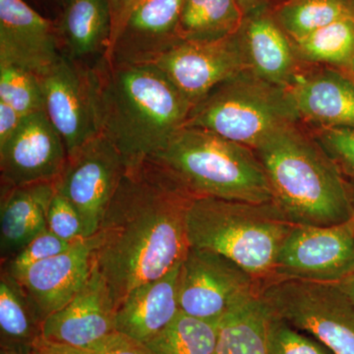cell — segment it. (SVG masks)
<instances>
[{"label": "cell", "mask_w": 354, "mask_h": 354, "mask_svg": "<svg viewBox=\"0 0 354 354\" xmlns=\"http://www.w3.org/2000/svg\"><path fill=\"white\" fill-rule=\"evenodd\" d=\"M348 3L354 17V0H348Z\"/></svg>", "instance_id": "obj_41"}, {"label": "cell", "mask_w": 354, "mask_h": 354, "mask_svg": "<svg viewBox=\"0 0 354 354\" xmlns=\"http://www.w3.org/2000/svg\"><path fill=\"white\" fill-rule=\"evenodd\" d=\"M254 151L264 167L274 202L293 225L329 227L354 218L341 172L297 123L278 130Z\"/></svg>", "instance_id": "obj_3"}, {"label": "cell", "mask_w": 354, "mask_h": 354, "mask_svg": "<svg viewBox=\"0 0 354 354\" xmlns=\"http://www.w3.org/2000/svg\"><path fill=\"white\" fill-rule=\"evenodd\" d=\"M299 120L288 88L245 69L195 104L185 127L208 130L255 150L274 133Z\"/></svg>", "instance_id": "obj_6"}, {"label": "cell", "mask_w": 354, "mask_h": 354, "mask_svg": "<svg viewBox=\"0 0 354 354\" xmlns=\"http://www.w3.org/2000/svg\"><path fill=\"white\" fill-rule=\"evenodd\" d=\"M183 4V0H139L104 58L111 65H155L183 41L178 35Z\"/></svg>", "instance_id": "obj_14"}, {"label": "cell", "mask_w": 354, "mask_h": 354, "mask_svg": "<svg viewBox=\"0 0 354 354\" xmlns=\"http://www.w3.org/2000/svg\"><path fill=\"white\" fill-rule=\"evenodd\" d=\"M150 160L162 165L195 197L274 201L255 151L208 130L181 128Z\"/></svg>", "instance_id": "obj_5"}, {"label": "cell", "mask_w": 354, "mask_h": 354, "mask_svg": "<svg viewBox=\"0 0 354 354\" xmlns=\"http://www.w3.org/2000/svg\"><path fill=\"white\" fill-rule=\"evenodd\" d=\"M23 118L12 106L0 102V144L4 143L16 131Z\"/></svg>", "instance_id": "obj_35"}, {"label": "cell", "mask_w": 354, "mask_h": 354, "mask_svg": "<svg viewBox=\"0 0 354 354\" xmlns=\"http://www.w3.org/2000/svg\"><path fill=\"white\" fill-rule=\"evenodd\" d=\"M300 120L318 127H354V78L324 66L298 71L288 88Z\"/></svg>", "instance_id": "obj_18"}, {"label": "cell", "mask_w": 354, "mask_h": 354, "mask_svg": "<svg viewBox=\"0 0 354 354\" xmlns=\"http://www.w3.org/2000/svg\"><path fill=\"white\" fill-rule=\"evenodd\" d=\"M181 264L174 266L160 278L137 286L123 299L116 308V332L145 344L171 323L180 311Z\"/></svg>", "instance_id": "obj_19"}, {"label": "cell", "mask_w": 354, "mask_h": 354, "mask_svg": "<svg viewBox=\"0 0 354 354\" xmlns=\"http://www.w3.org/2000/svg\"><path fill=\"white\" fill-rule=\"evenodd\" d=\"M138 1L139 0H109L111 16H113L111 43L116 32L120 30V26L122 25L123 21L127 18V14Z\"/></svg>", "instance_id": "obj_36"}, {"label": "cell", "mask_w": 354, "mask_h": 354, "mask_svg": "<svg viewBox=\"0 0 354 354\" xmlns=\"http://www.w3.org/2000/svg\"><path fill=\"white\" fill-rule=\"evenodd\" d=\"M348 71L349 72V73L351 74V75L353 76V78H354V57H353V62H351V66H349Z\"/></svg>", "instance_id": "obj_42"}, {"label": "cell", "mask_w": 354, "mask_h": 354, "mask_svg": "<svg viewBox=\"0 0 354 354\" xmlns=\"http://www.w3.org/2000/svg\"><path fill=\"white\" fill-rule=\"evenodd\" d=\"M218 324L179 311L171 323L144 344L150 354H214Z\"/></svg>", "instance_id": "obj_26"}, {"label": "cell", "mask_w": 354, "mask_h": 354, "mask_svg": "<svg viewBox=\"0 0 354 354\" xmlns=\"http://www.w3.org/2000/svg\"><path fill=\"white\" fill-rule=\"evenodd\" d=\"M46 225L50 232L64 241L77 242L88 239L78 212L57 191L48 207Z\"/></svg>", "instance_id": "obj_33"}, {"label": "cell", "mask_w": 354, "mask_h": 354, "mask_svg": "<svg viewBox=\"0 0 354 354\" xmlns=\"http://www.w3.org/2000/svg\"><path fill=\"white\" fill-rule=\"evenodd\" d=\"M292 44L301 62L348 70L354 57V17L335 21Z\"/></svg>", "instance_id": "obj_25"}, {"label": "cell", "mask_w": 354, "mask_h": 354, "mask_svg": "<svg viewBox=\"0 0 354 354\" xmlns=\"http://www.w3.org/2000/svg\"><path fill=\"white\" fill-rule=\"evenodd\" d=\"M0 354H35L34 344L0 342Z\"/></svg>", "instance_id": "obj_39"}, {"label": "cell", "mask_w": 354, "mask_h": 354, "mask_svg": "<svg viewBox=\"0 0 354 354\" xmlns=\"http://www.w3.org/2000/svg\"><path fill=\"white\" fill-rule=\"evenodd\" d=\"M270 315L271 310L260 295L228 312L218 324L214 354H268Z\"/></svg>", "instance_id": "obj_23"}, {"label": "cell", "mask_w": 354, "mask_h": 354, "mask_svg": "<svg viewBox=\"0 0 354 354\" xmlns=\"http://www.w3.org/2000/svg\"><path fill=\"white\" fill-rule=\"evenodd\" d=\"M115 312L111 290L93 266L82 290L44 321L41 337L55 344L91 351L116 332Z\"/></svg>", "instance_id": "obj_15"}, {"label": "cell", "mask_w": 354, "mask_h": 354, "mask_svg": "<svg viewBox=\"0 0 354 354\" xmlns=\"http://www.w3.org/2000/svg\"><path fill=\"white\" fill-rule=\"evenodd\" d=\"M268 354H333L317 339L300 334L297 328L271 311L267 327Z\"/></svg>", "instance_id": "obj_30"}, {"label": "cell", "mask_w": 354, "mask_h": 354, "mask_svg": "<svg viewBox=\"0 0 354 354\" xmlns=\"http://www.w3.org/2000/svg\"><path fill=\"white\" fill-rule=\"evenodd\" d=\"M43 322L18 281L1 269L0 342L34 344L41 337Z\"/></svg>", "instance_id": "obj_28"}, {"label": "cell", "mask_w": 354, "mask_h": 354, "mask_svg": "<svg viewBox=\"0 0 354 354\" xmlns=\"http://www.w3.org/2000/svg\"><path fill=\"white\" fill-rule=\"evenodd\" d=\"M235 1L241 7L242 12L246 17V16L258 12V11L268 10L277 0H235Z\"/></svg>", "instance_id": "obj_38"}, {"label": "cell", "mask_w": 354, "mask_h": 354, "mask_svg": "<svg viewBox=\"0 0 354 354\" xmlns=\"http://www.w3.org/2000/svg\"><path fill=\"white\" fill-rule=\"evenodd\" d=\"M92 269L93 241L90 237L77 242L64 252L32 265L13 278L44 323L82 290Z\"/></svg>", "instance_id": "obj_16"}, {"label": "cell", "mask_w": 354, "mask_h": 354, "mask_svg": "<svg viewBox=\"0 0 354 354\" xmlns=\"http://www.w3.org/2000/svg\"><path fill=\"white\" fill-rule=\"evenodd\" d=\"M77 242L64 241L50 230H44L11 259L1 264V269L12 277L18 276L32 265L68 250Z\"/></svg>", "instance_id": "obj_31"}, {"label": "cell", "mask_w": 354, "mask_h": 354, "mask_svg": "<svg viewBox=\"0 0 354 354\" xmlns=\"http://www.w3.org/2000/svg\"><path fill=\"white\" fill-rule=\"evenodd\" d=\"M262 281L221 254L189 247L181 264L179 309L220 323L228 312L258 297Z\"/></svg>", "instance_id": "obj_8"}, {"label": "cell", "mask_w": 354, "mask_h": 354, "mask_svg": "<svg viewBox=\"0 0 354 354\" xmlns=\"http://www.w3.org/2000/svg\"><path fill=\"white\" fill-rule=\"evenodd\" d=\"M88 354H150L145 344L115 332L88 351Z\"/></svg>", "instance_id": "obj_34"}, {"label": "cell", "mask_w": 354, "mask_h": 354, "mask_svg": "<svg viewBox=\"0 0 354 354\" xmlns=\"http://www.w3.org/2000/svg\"><path fill=\"white\" fill-rule=\"evenodd\" d=\"M102 134L127 167L152 158L185 127L193 106L155 65L94 64Z\"/></svg>", "instance_id": "obj_2"}, {"label": "cell", "mask_w": 354, "mask_h": 354, "mask_svg": "<svg viewBox=\"0 0 354 354\" xmlns=\"http://www.w3.org/2000/svg\"><path fill=\"white\" fill-rule=\"evenodd\" d=\"M0 102L12 106L22 116L43 111L39 76L16 65L0 64Z\"/></svg>", "instance_id": "obj_29"}, {"label": "cell", "mask_w": 354, "mask_h": 354, "mask_svg": "<svg viewBox=\"0 0 354 354\" xmlns=\"http://www.w3.org/2000/svg\"><path fill=\"white\" fill-rule=\"evenodd\" d=\"M313 137L354 185V127H317Z\"/></svg>", "instance_id": "obj_32"}, {"label": "cell", "mask_w": 354, "mask_h": 354, "mask_svg": "<svg viewBox=\"0 0 354 354\" xmlns=\"http://www.w3.org/2000/svg\"><path fill=\"white\" fill-rule=\"evenodd\" d=\"M55 193L57 183H32L15 187L1 186V264L11 259L37 235L48 230L46 216Z\"/></svg>", "instance_id": "obj_21"}, {"label": "cell", "mask_w": 354, "mask_h": 354, "mask_svg": "<svg viewBox=\"0 0 354 354\" xmlns=\"http://www.w3.org/2000/svg\"><path fill=\"white\" fill-rule=\"evenodd\" d=\"M244 18L235 0H183L178 35L183 41H218L236 34Z\"/></svg>", "instance_id": "obj_24"}, {"label": "cell", "mask_w": 354, "mask_h": 354, "mask_svg": "<svg viewBox=\"0 0 354 354\" xmlns=\"http://www.w3.org/2000/svg\"><path fill=\"white\" fill-rule=\"evenodd\" d=\"M339 286L354 301V274L339 283Z\"/></svg>", "instance_id": "obj_40"}, {"label": "cell", "mask_w": 354, "mask_h": 354, "mask_svg": "<svg viewBox=\"0 0 354 354\" xmlns=\"http://www.w3.org/2000/svg\"><path fill=\"white\" fill-rule=\"evenodd\" d=\"M295 227L274 201L197 197L186 215L189 247L225 256L255 278H274L279 249Z\"/></svg>", "instance_id": "obj_4"}, {"label": "cell", "mask_w": 354, "mask_h": 354, "mask_svg": "<svg viewBox=\"0 0 354 354\" xmlns=\"http://www.w3.org/2000/svg\"><path fill=\"white\" fill-rule=\"evenodd\" d=\"M39 79L44 111L64 140L69 157L102 134L94 64L62 55Z\"/></svg>", "instance_id": "obj_9"}, {"label": "cell", "mask_w": 354, "mask_h": 354, "mask_svg": "<svg viewBox=\"0 0 354 354\" xmlns=\"http://www.w3.org/2000/svg\"><path fill=\"white\" fill-rule=\"evenodd\" d=\"M35 354H88L87 351L55 344L41 337L34 344Z\"/></svg>", "instance_id": "obj_37"}, {"label": "cell", "mask_w": 354, "mask_h": 354, "mask_svg": "<svg viewBox=\"0 0 354 354\" xmlns=\"http://www.w3.org/2000/svg\"><path fill=\"white\" fill-rule=\"evenodd\" d=\"M239 37L249 69L268 82L288 88L299 70L292 41L270 9L244 18Z\"/></svg>", "instance_id": "obj_20"}, {"label": "cell", "mask_w": 354, "mask_h": 354, "mask_svg": "<svg viewBox=\"0 0 354 354\" xmlns=\"http://www.w3.org/2000/svg\"><path fill=\"white\" fill-rule=\"evenodd\" d=\"M354 274V218L329 227L295 225L279 249L274 278L339 283Z\"/></svg>", "instance_id": "obj_10"}, {"label": "cell", "mask_w": 354, "mask_h": 354, "mask_svg": "<svg viewBox=\"0 0 354 354\" xmlns=\"http://www.w3.org/2000/svg\"><path fill=\"white\" fill-rule=\"evenodd\" d=\"M57 30L24 0H0V64L41 76L62 55Z\"/></svg>", "instance_id": "obj_17"}, {"label": "cell", "mask_w": 354, "mask_h": 354, "mask_svg": "<svg viewBox=\"0 0 354 354\" xmlns=\"http://www.w3.org/2000/svg\"><path fill=\"white\" fill-rule=\"evenodd\" d=\"M271 12L292 41L335 21L353 17L348 0H281Z\"/></svg>", "instance_id": "obj_27"}, {"label": "cell", "mask_w": 354, "mask_h": 354, "mask_svg": "<svg viewBox=\"0 0 354 354\" xmlns=\"http://www.w3.org/2000/svg\"><path fill=\"white\" fill-rule=\"evenodd\" d=\"M65 57L90 65L108 55L113 37L109 0H66L58 27Z\"/></svg>", "instance_id": "obj_22"}, {"label": "cell", "mask_w": 354, "mask_h": 354, "mask_svg": "<svg viewBox=\"0 0 354 354\" xmlns=\"http://www.w3.org/2000/svg\"><path fill=\"white\" fill-rule=\"evenodd\" d=\"M270 310L333 354H354V301L339 283L272 278L261 285Z\"/></svg>", "instance_id": "obj_7"}, {"label": "cell", "mask_w": 354, "mask_h": 354, "mask_svg": "<svg viewBox=\"0 0 354 354\" xmlns=\"http://www.w3.org/2000/svg\"><path fill=\"white\" fill-rule=\"evenodd\" d=\"M239 32L218 41H180L155 66L194 106L216 86L249 69Z\"/></svg>", "instance_id": "obj_12"}, {"label": "cell", "mask_w": 354, "mask_h": 354, "mask_svg": "<svg viewBox=\"0 0 354 354\" xmlns=\"http://www.w3.org/2000/svg\"><path fill=\"white\" fill-rule=\"evenodd\" d=\"M67 160L64 140L46 111L28 114L16 131L0 144L1 186L57 183Z\"/></svg>", "instance_id": "obj_13"}, {"label": "cell", "mask_w": 354, "mask_h": 354, "mask_svg": "<svg viewBox=\"0 0 354 354\" xmlns=\"http://www.w3.org/2000/svg\"><path fill=\"white\" fill-rule=\"evenodd\" d=\"M127 169L122 156L102 134L69 156L57 191L78 212L88 239L99 230Z\"/></svg>", "instance_id": "obj_11"}, {"label": "cell", "mask_w": 354, "mask_h": 354, "mask_svg": "<svg viewBox=\"0 0 354 354\" xmlns=\"http://www.w3.org/2000/svg\"><path fill=\"white\" fill-rule=\"evenodd\" d=\"M62 1H64V0H62Z\"/></svg>", "instance_id": "obj_43"}, {"label": "cell", "mask_w": 354, "mask_h": 354, "mask_svg": "<svg viewBox=\"0 0 354 354\" xmlns=\"http://www.w3.org/2000/svg\"><path fill=\"white\" fill-rule=\"evenodd\" d=\"M194 195L153 160L127 167L93 241V266L116 308L137 286L183 262Z\"/></svg>", "instance_id": "obj_1"}]
</instances>
